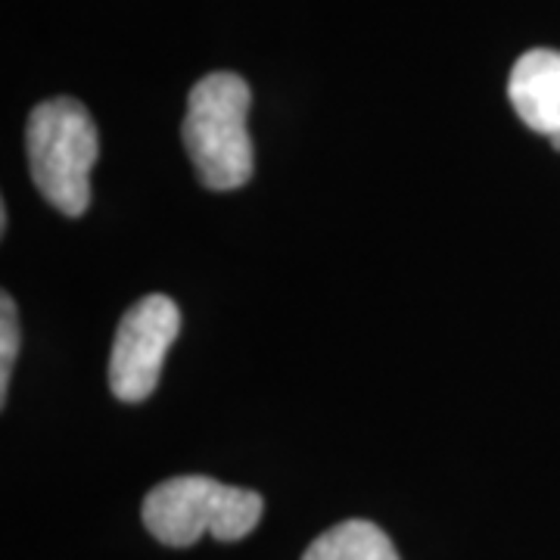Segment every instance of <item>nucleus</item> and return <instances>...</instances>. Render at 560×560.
Masks as SVG:
<instances>
[{"label": "nucleus", "instance_id": "nucleus-1", "mask_svg": "<svg viewBox=\"0 0 560 560\" xmlns=\"http://www.w3.org/2000/svg\"><path fill=\"white\" fill-rule=\"evenodd\" d=\"M249 101V84L234 72L202 75L187 97L180 138L209 190H234L253 175Z\"/></svg>", "mask_w": 560, "mask_h": 560}, {"label": "nucleus", "instance_id": "nucleus-2", "mask_svg": "<svg viewBox=\"0 0 560 560\" xmlns=\"http://www.w3.org/2000/svg\"><path fill=\"white\" fill-rule=\"evenodd\" d=\"M32 180L62 215H81L91 202V168L97 160V125L72 97L38 103L28 116Z\"/></svg>", "mask_w": 560, "mask_h": 560}, {"label": "nucleus", "instance_id": "nucleus-3", "mask_svg": "<svg viewBox=\"0 0 560 560\" xmlns=\"http://www.w3.org/2000/svg\"><path fill=\"white\" fill-rule=\"evenodd\" d=\"M265 501L253 489L224 486L212 477H172L143 501V526L153 539L187 548L212 533L219 541L249 536L261 521Z\"/></svg>", "mask_w": 560, "mask_h": 560}, {"label": "nucleus", "instance_id": "nucleus-4", "mask_svg": "<svg viewBox=\"0 0 560 560\" xmlns=\"http://www.w3.org/2000/svg\"><path fill=\"white\" fill-rule=\"evenodd\" d=\"M180 330V312L162 293L135 302L109 352V389L119 401H143L160 383L162 364Z\"/></svg>", "mask_w": 560, "mask_h": 560}, {"label": "nucleus", "instance_id": "nucleus-5", "mask_svg": "<svg viewBox=\"0 0 560 560\" xmlns=\"http://www.w3.org/2000/svg\"><path fill=\"white\" fill-rule=\"evenodd\" d=\"M508 97L533 131L560 135V50L536 47L514 62L508 79Z\"/></svg>", "mask_w": 560, "mask_h": 560}, {"label": "nucleus", "instance_id": "nucleus-6", "mask_svg": "<svg viewBox=\"0 0 560 560\" xmlns=\"http://www.w3.org/2000/svg\"><path fill=\"white\" fill-rule=\"evenodd\" d=\"M302 560H399L396 545L371 521H346L320 533Z\"/></svg>", "mask_w": 560, "mask_h": 560}, {"label": "nucleus", "instance_id": "nucleus-7", "mask_svg": "<svg viewBox=\"0 0 560 560\" xmlns=\"http://www.w3.org/2000/svg\"><path fill=\"white\" fill-rule=\"evenodd\" d=\"M16 352H20V315H16V302L10 300V293H3L0 296V399H7Z\"/></svg>", "mask_w": 560, "mask_h": 560}, {"label": "nucleus", "instance_id": "nucleus-8", "mask_svg": "<svg viewBox=\"0 0 560 560\" xmlns=\"http://www.w3.org/2000/svg\"><path fill=\"white\" fill-rule=\"evenodd\" d=\"M551 147H555V150H560V135L558 138H551Z\"/></svg>", "mask_w": 560, "mask_h": 560}]
</instances>
